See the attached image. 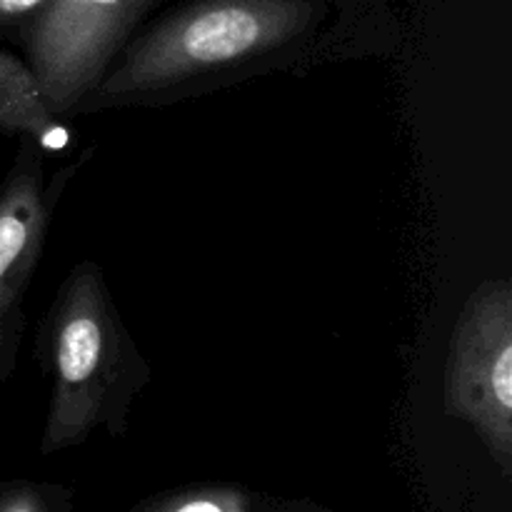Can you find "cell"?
I'll return each instance as SVG.
<instances>
[{
	"label": "cell",
	"instance_id": "cell-1",
	"mask_svg": "<svg viewBox=\"0 0 512 512\" xmlns=\"http://www.w3.org/2000/svg\"><path fill=\"white\" fill-rule=\"evenodd\" d=\"M325 0H185L140 28L75 115L158 108L335 60Z\"/></svg>",
	"mask_w": 512,
	"mask_h": 512
},
{
	"label": "cell",
	"instance_id": "cell-2",
	"mask_svg": "<svg viewBox=\"0 0 512 512\" xmlns=\"http://www.w3.org/2000/svg\"><path fill=\"white\" fill-rule=\"evenodd\" d=\"M35 360L50 383L43 455L83 445L95 430L120 438L135 400L153 383L95 260H80L60 283L38 323Z\"/></svg>",
	"mask_w": 512,
	"mask_h": 512
},
{
	"label": "cell",
	"instance_id": "cell-3",
	"mask_svg": "<svg viewBox=\"0 0 512 512\" xmlns=\"http://www.w3.org/2000/svg\"><path fill=\"white\" fill-rule=\"evenodd\" d=\"M448 415L475 430L505 478L512 475V283L490 278L465 300L443 373Z\"/></svg>",
	"mask_w": 512,
	"mask_h": 512
},
{
	"label": "cell",
	"instance_id": "cell-4",
	"mask_svg": "<svg viewBox=\"0 0 512 512\" xmlns=\"http://www.w3.org/2000/svg\"><path fill=\"white\" fill-rule=\"evenodd\" d=\"M160 0H45L13 33L60 118L93 93Z\"/></svg>",
	"mask_w": 512,
	"mask_h": 512
},
{
	"label": "cell",
	"instance_id": "cell-5",
	"mask_svg": "<svg viewBox=\"0 0 512 512\" xmlns=\"http://www.w3.org/2000/svg\"><path fill=\"white\" fill-rule=\"evenodd\" d=\"M90 158L93 150H85L50 175L48 155L33 140H15L13 163L0 183V383L13 378L18 368L25 295L43 260L55 210Z\"/></svg>",
	"mask_w": 512,
	"mask_h": 512
},
{
	"label": "cell",
	"instance_id": "cell-6",
	"mask_svg": "<svg viewBox=\"0 0 512 512\" xmlns=\"http://www.w3.org/2000/svg\"><path fill=\"white\" fill-rule=\"evenodd\" d=\"M0 135L33 140L45 155L73 148V130L50 105L38 75L25 58L0 48Z\"/></svg>",
	"mask_w": 512,
	"mask_h": 512
},
{
	"label": "cell",
	"instance_id": "cell-7",
	"mask_svg": "<svg viewBox=\"0 0 512 512\" xmlns=\"http://www.w3.org/2000/svg\"><path fill=\"white\" fill-rule=\"evenodd\" d=\"M130 512H250V500L228 485H195L155 495Z\"/></svg>",
	"mask_w": 512,
	"mask_h": 512
},
{
	"label": "cell",
	"instance_id": "cell-8",
	"mask_svg": "<svg viewBox=\"0 0 512 512\" xmlns=\"http://www.w3.org/2000/svg\"><path fill=\"white\" fill-rule=\"evenodd\" d=\"M73 498L65 488L33 480L0 483V512H70Z\"/></svg>",
	"mask_w": 512,
	"mask_h": 512
},
{
	"label": "cell",
	"instance_id": "cell-9",
	"mask_svg": "<svg viewBox=\"0 0 512 512\" xmlns=\"http://www.w3.org/2000/svg\"><path fill=\"white\" fill-rule=\"evenodd\" d=\"M45 0H0V33L13 35Z\"/></svg>",
	"mask_w": 512,
	"mask_h": 512
},
{
	"label": "cell",
	"instance_id": "cell-10",
	"mask_svg": "<svg viewBox=\"0 0 512 512\" xmlns=\"http://www.w3.org/2000/svg\"><path fill=\"white\" fill-rule=\"evenodd\" d=\"M325 3H328L330 8L338 10V13L343 15L345 20H348L345 30H348V38H350V43H353L355 55H363V53H360V48H358V40H355V35H353V20L365 18L363 0H325Z\"/></svg>",
	"mask_w": 512,
	"mask_h": 512
}]
</instances>
